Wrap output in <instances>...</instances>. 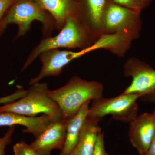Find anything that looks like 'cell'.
Masks as SVG:
<instances>
[{
	"label": "cell",
	"mask_w": 155,
	"mask_h": 155,
	"mask_svg": "<svg viewBox=\"0 0 155 155\" xmlns=\"http://www.w3.org/2000/svg\"><path fill=\"white\" fill-rule=\"evenodd\" d=\"M128 137L140 155H146L155 134V119L152 113L137 116L130 122Z\"/></svg>",
	"instance_id": "obj_9"
},
{
	"label": "cell",
	"mask_w": 155,
	"mask_h": 155,
	"mask_svg": "<svg viewBox=\"0 0 155 155\" xmlns=\"http://www.w3.org/2000/svg\"><path fill=\"white\" fill-rule=\"evenodd\" d=\"M67 120L52 121L31 146L39 155H50L53 150H61L66 135Z\"/></svg>",
	"instance_id": "obj_10"
},
{
	"label": "cell",
	"mask_w": 155,
	"mask_h": 155,
	"mask_svg": "<svg viewBox=\"0 0 155 155\" xmlns=\"http://www.w3.org/2000/svg\"><path fill=\"white\" fill-rule=\"evenodd\" d=\"M152 114H153V115L154 116L155 119V110L153 112V113H152Z\"/></svg>",
	"instance_id": "obj_23"
},
{
	"label": "cell",
	"mask_w": 155,
	"mask_h": 155,
	"mask_svg": "<svg viewBox=\"0 0 155 155\" xmlns=\"http://www.w3.org/2000/svg\"><path fill=\"white\" fill-rule=\"evenodd\" d=\"M140 11L107 4L102 25L103 35H117L133 41L138 38L142 27Z\"/></svg>",
	"instance_id": "obj_6"
},
{
	"label": "cell",
	"mask_w": 155,
	"mask_h": 155,
	"mask_svg": "<svg viewBox=\"0 0 155 155\" xmlns=\"http://www.w3.org/2000/svg\"><path fill=\"white\" fill-rule=\"evenodd\" d=\"M140 96L137 94H122L110 98L104 97L92 101L90 106L87 119L90 122H99L107 115L117 121L130 123L137 116V100Z\"/></svg>",
	"instance_id": "obj_5"
},
{
	"label": "cell",
	"mask_w": 155,
	"mask_h": 155,
	"mask_svg": "<svg viewBox=\"0 0 155 155\" xmlns=\"http://www.w3.org/2000/svg\"><path fill=\"white\" fill-rule=\"evenodd\" d=\"M39 21L42 25L45 38L50 36L56 29L55 22L52 17L42 8L35 0H16L6 13L4 20L5 28L10 24L18 26L16 38L24 36L30 28L34 21Z\"/></svg>",
	"instance_id": "obj_4"
},
{
	"label": "cell",
	"mask_w": 155,
	"mask_h": 155,
	"mask_svg": "<svg viewBox=\"0 0 155 155\" xmlns=\"http://www.w3.org/2000/svg\"><path fill=\"white\" fill-rule=\"evenodd\" d=\"M14 155H39L31 145L23 141H19L13 147Z\"/></svg>",
	"instance_id": "obj_17"
},
{
	"label": "cell",
	"mask_w": 155,
	"mask_h": 155,
	"mask_svg": "<svg viewBox=\"0 0 155 155\" xmlns=\"http://www.w3.org/2000/svg\"><path fill=\"white\" fill-rule=\"evenodd\" d=\"M15 1L16 0H0V35L6 29L4 20L6 13Z\"/></svg>",
	"instance_id": "obj_18"
},
{
	"label": "cell",
	"mask_w": 155,
	"mask_h": 155,
	"mask_svg": "<svg viewBox=\"0 0 155 155\" xmlns=\"http://www.w3.org/2000/svg\"><path fill=\"white\" fill-rule=\"evenodd\" d=\"M104 141V134L101 132L98 136L94 153L93 155H107Z\"/></svg>",
	"instance_id": "obj_21"
},
{
	"label": "cell",
	"mask_w": 155,
	"mask_h": 155,
	"mask_svg": "<svg viewBox=\"0 0 155 155\" xmlns=\"http://www.w3.org/2000/svg\"><path fill=\"white\" fill-rule=\"evenodd\" d=\"M41 7L51 14L55 22L56 29L60 31L67 17L76 14L75 0H35Z\"/></svg>",
	"instance_id": "obj_14"
},
{
	"label": "cell",
	"mask_w": 155,
	"mask_h": 155,
	"mask_svg": "<svg viewBox=\"0 0 155 155\" xmlns=\"http://www.w3.org/2000/svg\"><path fill=\"white\" fill-rule=\"evenodd\" d=\"M101 129L98 123L87 119L81 134L79 141L69 155H93L97 139Z\"/></svg>",
	"instance_id": "obj_15"
},
{
	"label": "cell",
	"mask_w": 155,
	"mask_h": 155,
	"mask_svg": "<svg viewBox=\"0 0 155 155\" xmlns=\"http://www.w3.org/2000/svg\"><path fill=\"white\" fill-rule=\"evenodd\" d=\"M90 102L84 104L75 116L67 120L66 139L60 155H69L77 145L87 120Z\"/></svg>",
	"instance_id": "obj_13"
},
{
	"label": "cell",
	"mask_w": 155,
	"mask_h": 155,
	"mask_svg": "<svg viewBox=\"0 0 155 155\" xmlns=\"http://www.w3.org/2000/svg\"><path fill=\"white\" fill-rule=\"evenodd\" d=\"M107 155H110L108 154L107 153Z\"/></svg>",
	"instance_id": "obj_24"
},
{
	"label": "cell",
	"mask_w": 155,
	"mask_h": 155,
	"mask_svg": "<svg viewBox=\"0 0 155 155\" xmlns=\"http://www.w3.org/2000/svg\"><path fill=\"white\" fill-rule=\"evenodd\" d=\"M15 130V126H10L5 135L0 136V155H5L6 147L11 143L12 137Z\"/></svg>",
	"instance_id": "obj_19"
},
{
	"label": "cell",
	"mask_w": 155,
	"mask_h": 155,
	"mask_svg": "<svg viewBox=\"0 0 155 155\" xmlns=\"http://www.w3.org/2000/svg\"><path fill=\"white\" fill-rule=\"evenodd\" d=\"M49 91L47 83L34 84L31 85L24 97L0 107V113L9 112L28 117L43 114L48 116L51 122L60 120L62 117L60 108L50 96Z\"/></svg>",
	"instance_id": "obj_3"
},
{
	"label": "cell",
	"mask_w": 155,
	"mask_h": 155,
	"mask_svg": "<svg viewBox=\"0 0 155 155\" xmlns=\"http://www.w3.org/2000/svg\"><path fill=\"white\" fill-rule=\"evenodd\" d=\"M146 155H155V134Z\"/></svg>",
	"instance_id": "obj_22"
},
{
	"label": "cell",
	"mask_w": 155,
	"mask_h": 155,
	"mask_svg": "<svg viewBox=\"0 0 155 155\" xmlns=\"http://www.w3.org/2000/svg\"><path fill=\"white\" fill-rule=\"evenodd\" d=\"M124 74L131 77L132 81L122 94H139L145 101H155V69L138 59L131 58L124 65Z\"/></svg>",
	"instance_id": "obj_7"
},
{
	"label": "cell",
	"mask_w": 155,
	"mask_h": 155,
	"mask_svg": "<svg viewBox=\"0 0 155 155\" xmlns=\"http://www.w3.org/2000/svg\"><path fill=\"white\" fill-rule=\"evenodd\" d=\"M106 0H85L83 14L77 15L96 41L102 35V25Z\"/></svg>",
	"instance_id": "obj_12"
},
{
	"label": "cell",
	"mask_w": 155,
	"mask_h": 155,
	"mask_svg": "<svg viewBox=\"0 0 155 155\" xmlns=\"http://www.w3.org/2000/svg\"><path fill=\"white\" fill-rule=\"evenodd\" d=\"M26 93L27 91L20 88L13 94L0 98V104H5L8 103L13 102L24 96L26 94Z\"/></svg>",
	"instance_id": "obj_20"
},
{
	"label": "cell",
	"mask_w": 155,
	"mask_h": 155,
	"mask_svg": "<svg viewBox=\"0 0 155 155\" xmlns=\"http://www.w3.org/2000/svg\"><path fill=\"white\" fill-rule=\"evenodd\" d=\"M96 41L76 14L67 17L60 32L54 37L44 38L32 50L21 71L28 68L42 53L53 49L66 48L81 50L90 46Z\"/></svg>",
	"instance_id": "obj_2"
},
{
	"label": "cell",
	"mask_w": 155,
	"mask_h": 155,
	"mask_svg": "<svg viewBox=\"0 0 155 155\" xmlns=\"http://www.w3.org/2000/svg\"><path fill=\"white\" fill-rule=\"evenodd\" d=\"M112 2L125 8L140 11L146 6L149 0H112Z\"/></svg>",
	"instance_id": "obj_16"
},
{
	"label": "cell",
	"mask_w": 155,
	"mask_h": 155,
	"mask_svg": "<svg viewBox=\"0 0 155 155\" xmlns=\"http://www.w3.org/2000/svg\"><path fill=\"white\" fill-rule=\"evenodd\" d=\"M103 91L104 86L100 82L75 76L64 86L50 90L49 94L59 106L62 119L68 120L75 116L87 102L103 97Z\"/></svg>",
	"instance_id": "obj_1"
},
{
	"label": "cell",
	"mask_w": 155,
	"mask_h": 155,
	"mask_svg": "<svg viewBox=\"0 0 155 155\" xmlns=\"http://www.w3.org/2000/svg\"><path fill=\"white\" fill-rule=\"evenodd\" d=\"M51 120L48 116L28 117L14 113H0V127L2 126L20 125L24 126V133H30L36 138L45 130Z\"/></svg>",
	"instance_id": "obj_11"
},
{
	"label": "cell",
	"mask_w": 155,
	"mask_h": 155,
	"mask_svg": "<svg viewBox=\"0 0 155 155\" xmlns=\"http://www.w3.org/2000/svg\"><path fill=\"white\" fill-rule=\"evenodd\" d=\"M90 52V50L87 48L78 52L53 49L42 53L38 57L42 64L41 70L36 77L31 79L29 85L38 83L45 78L58 76L71 61Z\"/></svg>",
	"instance_id": "obj_8"
}]
</instances>
